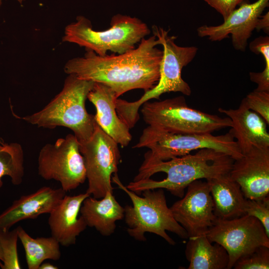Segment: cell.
Returning a JSON list of instances; mask_svg holds the SVG:
<instances>
[{
  "label": "cell",
  "mask_w": 269,
  "mask_h": 269,
  "mask_svg": "<svg viewBox=\"0 0 269 269\" xmlns=\"http://www.w3.org/2000/svg\"><path fill=\"white\" fill-rule=\"evenodd\" d=\"M159 40L152 35L143 38L134 49L123 54L99 56L86 50L83 57L72 58L64 72L110 87L118 98L134 89L144 92L157 84L163 51L156 46Z\"/></svg>",
  "instance_id": "1"
},
{
  "label": "cell",
  "mask_w": 269,
  "mask_h": 269,
  "mask_svg": "<svg viewBox=\"0 0 269 269\" xmlns=\"http://www.w3.org/2000/svg\"><path fill=\"white\" fill-rule=\"evenodd\" d=\"M234 161L229 155L211 148L165 161L144 159L138 173L126 187L138 195L147 189H165L182 198L192 182L229 173Z\"/></svg>",
  "instance_id": "2"
},
{
  "label": "cell",
  "mask_w": 269,
  "mask_h": 269,
  "mask_svg": "<svg viewBox=\"0 0 269 269\" xmlns=\"http://www.w3.org/2000/svg\"><path fill=\"white\" fill-rule=\"evenodd\" d=\"M62 90L41 110L21 119L38 127L53 129L64 127L70 129L80 143L93 135L96 122L85 107L89 93L95 82L68 74Z\"/></svg>",
  "instance_id": "3"
},
{
  "label": "cell",
  "mask_w": 269,
  "mask_h": 269,
  "mask_svg": "<svg viewBox=\"0 0 269 269\" xmlns=\"http://www.w3.org/2000/svg\"><path fill=\"white\" fill-rule=\"evenodd\" d=\"M151 30L163 47L157 84L135 101L128 102L119 98L116 101L117 113L130 129L133 128L138 121V110L144 103L152 99H159L166 93L180 92L187 96L191 94L189 85L181 77V71L194 58L198 48L195 46H178L175 42L176 37L169 36V30L161 27L154 25Z\"/></svg>",
  "instance_id": "4"
},
{
  "label": "cell",
  "mask_w": 269,
  "mask_h": 269,
  "mask_svg": "<svg viewBox=\"0 0 269 269\" xmlns=\"http://www.w3.org/2000/svg\"><path fill=\"white\" fill-rule=\"evenodd\" d=\"M150 32L147 25L136 17L116 14L112 17L108 29L97 31L93 29L89 19L79 15L65 27L62 41L103 56L108 51L120 54L134 49Z\"/></svg>",
  "instance_id": "5"
},
{
  "label": "cell",
  "mask_w": 269,
  "mask_h": 269,
  "mask_svg": "<svg viewBox=\"0 0 269 269\" xmlns=\"http://www.w3.org/2000/svg\"><path fill=\"white\" fill-rule=\"evenodd\" d=\"M112 180L132 201V206L124 207V218L128 227L127 232L131 237L138 241H145L144 234L153 233L171 245H174L175 242L166 231L172 232L183 239L188 238L187 232L175 220L170 207L167 206L163 189L145 190L141 193V197L128 189L117 174L112 177Z\"/></svg>",
  "instance_id": "6"
},
{
  "label": "cell",
  "mask_w": 269,
  "mask_h": 269,
  "mask_svg": "<svg viewBox=\"0 0 269 269\" xmlns=\"http://www.w3.org/2000/svg\"><path fill=\"white\" fill-rule=\"evenodd\" d=\"M142 147L149 149L145 153L144 159L150 160H168L202 148L224 152L234 160L243 155L230 132L219 135L212 133L177 134L159 131L148 126L133 146L134 148Z\"/></svg>",
  "instance_id": "7"
},
{
  "label": "cell",
  "mask_w": 269,
  "mask_h": 269,
  "mask_svg": "<svg viewBox=\"0 0 269 269\" xmlns=\"http://www.w3.org/2000/svg\"><path fill=\"white\" fill-rule=\"evenodd\" d=\"M140 112L151 128L161 132L177 133H212L231 127L228 117L222 118L189 107L183 96L144 103Z\"/></svg>",
  "instance_id": "8"
},
{
  "label": "cell",
  "mask_w": 269,
  "mask_h": 269,
  "mask_svg": "<svg viewBox=\"0 0 269 269\" xmlns=\"http://www.w3.org/2000/svg\"><path fill=\"white\" fill-rule=\"evenodd\" d=\"M80 143L73 134L47 143L40 149L38 157V173L46 180L60 182L66 192L84 183L86 171Z\"/></svg>",
  "instance_id": "9"
},
{
  "label": "cell",
  "mask_w": 269,
  "mask_h": 269,
  "mask_svg": "<svg viewBox=\"0 0 269 269\" xmlns=\"http://www.w3.org/2000/svg\"><path fill=\"white\" fill-rule=\"evenodd\" d=\"M88 186L86 191L95 198L113 193L112 176L117 174L121 154L118 144L96 123L91 138L80 143Z\"/></svg>",
  "instance_id": "10"
},
{
  "label": "cell",
  "mask_w": 269,
  "mask_h": 269,
  "mask_svg": "<svg viewBox=\"0 0 269 269\" xmlns=\"http://www.w3.org/2000/svg\"><path fill=\"white\" fill-rule=\"evenodd\" d=\"M211 243L223 246L229 255L227 269L233 268L236 261L260 246L269 247V237L262 223L247 214L224 219L217 218L205 233Z\"/></svg>",
  "instance_id": "11"
},
{
  "label": "cell",
  "mask_w": 269,
  "mask_h": 269,
  "mask_svg": "<svg viewBox=\"0 0 269 269\" xmlns=\"http://www.w3.org/2000/svg\"><path fill=\"white\" fill-rule=\"evenodd\" d=\"M187 188L186 194L170 209L189 238L205 235L217 217L214 212V202L207 181L195 180Z\"/></svg>",
  "instance_id": "12"
},
{
  "label": "cell",
  "mask_w": 269,
  "mask_h": 269,
  "mask_svg": "<svg viewBox=\"0 0 269 269\" xmlns=\"http://www.w3.org/2000/svg\"><path fill=\"white\" fill-rule=\"evenodd\" d=\"M269 4V0H258L253 3L244 0L222 24L199 27L198 35L207 37L212 41H219L229 38L231 34L234 49L245 51L259 18Z\"/></svg>",
  "instance_id": "13"
},
{
  "label": "cell",
  "mask_w": 269,
  "mask_h": 269,
  "mask_svg": "<svg viewBox=\"0 0 269 269\" xmlns=\"http://www.w3.org/2000/svg\"><path fill=\"white\" fill-rule=\"evenodd\" d=\"M247 199H260L269 194V147H254L234 160L229 173Z\"/></svg>",
  "instance_id": "14"
},
{
  "label": "cell",
  "mask_w": 269,
  "mask_h": 269,
  "mask_svg": "<svg viewBox=\"0 0 269 269\" xmlns=\"http://www.w3.org/2000/svg\"><path fill=\"white\" fill-rule=\"evenodd\" d=\"M66 193L61 188L44 186L31 194L21 196L0 214V230H9L19 221L49 214Z\"/></svg>",
  "instance_id": "15"
},
{
  "label": "cell",
  "mask_w": 269,
  "mask_h": 269,
  "mask_svg": "<svg viewBox=\"0 0 269 269\" xmlns=\"http://www.w3.org/2000/svg\"><path fill=\"white\" fill-rule=\"evenodd\" d=\"M232 122L229 132L236 139L240 151L245 153L254 147H269L267 124L259 114L249 109L242 100L236 109L219 108Z\"/></svg>",
  "instance_id": "16"
},
{
  "label": "cell",
  "mask_w": 269,
  "mask_h": 269,
  "mask_svg": "<svg viewBox=\"0 0 269 269\" xmlns=\"http://www.w3.org/2000/svg\"><path fill=\"white\" fill-rule=\"evenodd\" d=\"M90 196L87 192L76 195H65L49 213L48 224L51 236L64 247L75 244L77 237L87 227L80 215L84 199Z\"/></svg>",
  "instance_id": "17"
},
{
  "label": "cell",
  "mask_w": 269,
  "mask_h": 269,
  "mask_svg": "<svg viewBox=\"0 0 269 269\" xmlns=\"http://www.w3.org/2000/svg\"><path fill=\"white\" fill-rule=\"evenodd\" d=\"M87 99L95 106V119L99 127L118 144L127 146L132 139L130 129L119 118L116 108L118 99L109 86L95 82Z\"/></svg>",
  "instance_id": "18"
},
{
  "label": "cell",
  "mask_w": 269,
  "mask_h": 269,
  "mask_svg": "<svg viewBox=\"0 0 269 269\" xmlns=\"http://www.w3.org/2000/svg\"><path fill=\"white\" fill-rule=\"evenodd\" d=\"M87 227L94 228L103 236L112 235L116 222L125 217V208L117 201L113 193L108 192L101 198L89 196L84 199L80 210Z\"/></svg>",
  "instance_id": "19"
},
{
  "label": "cell",
  "mask_w": 269,
  "mask_h": 269,
  "mask_svg": "<svg viewBox=\"0 0 269 269\" xmlns=\"http://www.w3.org/2000/svg\"><path fill=\"white\" fill-rule=\"evenodd\" d=\"M214 202V212L217 218L230 219L245 215L246 198L240 185L229 173L207 180Z\"/></svg>",
  "instance_id": "20"
},
{
  "label": "cell",
  "mask_w": 269,
  "mask_h": 269,
  "mask_svg": "<svg viewBox=\"0 0 269 269\" xmlns=\"http://www.w3.org/2000/svg\"><path fill=\"white\" fill-rule=\"evenodd\" d=\"M185 253L188 269H227V251L217 243L213 245L205 235L189 238Z\"/></svg>",
  "instance_id": "21"
},
{
  "label": "cell",
  "mask_w": 269,
  "mask_h": 269,
  "mask_svg": "<svg viewBox=\"0 0 269 269\" xmlns=\"http://www.w3.org/2000/svg\"><path fill=\"white\" fill-rule=\"evenodd\" d=\"M18 239L24 249L28 269H38L46 260H59L60 244L53 237L33 238L21 227L17 228Z\"/></svg>",
  "instance_id": "22"
},
{
  "label": "cell",
  "mask_w": 269,
  "mask_h": 269,
  "mask_svg": "<svg viewBox=\"0 0 269 269\" xmlns=\"http://www.w3.org/2000/svg\"><path fill=\"white\" fill-rule=\"evenodd\" d=\"M23 163V151L19 143L0 141V187L4 176H9L13 185L21 184L24 176Z\"/></svg>",
  "instance_id": "23"
},
{
  "label": "cell",
  "mask_w": 269,
  "mask_h": 269,
  "mask_svg": "<svg viewBox=\"0 0 269 269\" xmlns=\"http://www.w3.org/2000/svg\"><path fill=\"white\" fill-rule=\"evenodd\" d=\"M18 239L17 228L9 230H0V244L3 253L2 264L0 266L2 269H20L17 250Z\"/></svg>",
  "instance_id": "24"
},
{
  "label": "cell",
  "mask_w": 269,
  "mask_h": 269,
  "mask_svg": "<svg viewBox=\"0 0 269 269\" xmlns=\"http://www.w3.org/2000/svg\"><path fill=\"white\" fill-rule=\"evenodd\" d=\"M233 268L235 269H269V247L257 248L239 259Z\"/></svg>",
  "instance_id": "25"
},
{
  "label": "cell",
  "mask_w": 269,
  "mask_h": 269,
  "mask_svg": "<svg viewBox=\"0 0 269 269\" xmlns=\"http://www.w3.org/2000/svg\"><path fill=\"white\" fill-rule=\"evenodd\" d=\"M244 211L262 223L269 237V196L260 199L246 198Z\"/></svg>",
  "instance_id": "26"
},
{
  "label": "cell",
  "mask_w": 269,
  "mask_h": 269,
  "mask_svg": "<svg viewBox=\"0 0 269 269\" xmlns=\"http://www.w3.org/2000/svg\"><path fill=\"white\" fill-rule=\"evenodd\" d=\"M247 107L269 124V91L255 89L243 99Z\"/></svg>",
  "instance_id": "27"
},
{
  "label": "cell",
  "mask_w": 269,
  "mask_h": 269,
  "mask_svg": "<svg viewBox=\"0 0 269 269\" xmlns=\"http://www.w3.org/2000/svg\"><path fill=\"white\" fill-rule=\"evenodd\" d=\"M250 50L253 53L259 54H261L265 61V67L264 70L269 72V37L266 36H259L250 43Z\"/></svg>",
  "instance_id": "28"
},
{
  "label": "cell",
  "mask_w": 269,
  "mask_h": 269,
  "mask_svg": "<svg viewBox=\"0 0 269 269\" xmlns=\"http://www.w3.org/2000/svg\"><path fill=\"white\" fill-rule=\"evenodd\" d=\"M214 8L225 20L244 0H204Z\"/></svg>",
  "instance_id": "29"
},
{
  "label": "cell",
  "mask_w": 269,
  "mask_h": 269,
  "mask_svg": "<svg viewBox=\"0 0 269 269\" xmlns=\"http://www.w3.org/2000/svg\"><path fill=\"white\" fill-rule=\"evenodd\" d=\"M251 81L256 83L258 86L256 90L269 91V74L263 71L261 72H250L249 74Z\"/></svg>",
  "instance_id": "30"
},
{
  "label": "cell",
  "mask_w": 269,
  "mask_h": 269,
  "mask_svg": "<svg viewBox=\"0 0 269 269\" xmlns=\"http://www.w3.org/2000/svg\"><path fill=\"white\" fill-rule=\"evenodd\" d=\"M255 29L260 31L263 30L265 33L269 32V12H268L264 15H261L258 19Z\"/></svg>",
  "instance_id": "31"
},
{
  "label": "cell",
  "mask_w": 269,
  "mask_h": 269,
  "mask_svg": "<svg viewBox=\"0 0 269 269\" xmlns=\"http://www.w3.org/2000/svg\"><path fill=\"white\" fill-rule=\"evenodd\" d=\"M58 268L57 266H54L51 264L46 262L42 263L39 266L38 269H57Z\"/></svg>",
  "instance_id": "32"
},
{
  "label": "cell",
  "mask_w": 269,
  "mask_h": 269,
  "mask_svg": "<svg viewBox=\"0 0 269 269\" xmlns=\"http://www.w3.org/2000/svg\"><path fill=\"white\" fill-rule=\"evenodd\" d=\"M3 260V253L0 244V260L2 262Z\"/></svg>",
  "instance_id": "33"
},
{
  "label": "cell",
  "mask_w": 269,
  "mask_h": 269,
  "mask_svg": "<svg viewBox=\"0 0 269 269\" xmlns=\"http://www.w3.org/2000/svg\"><path fill=\"white\" fill-rule=\"evenodd\" d=\"M1 0H0V6L1 5ZM17 0L20 4H22V2L25 0Z\"/></svg>",
  "instance_id": "34"
},
{
  "label": "cell",
  "mask_w": 269,
  "mask_h": 269,
  "mask_svg": "<svg viewBox=\"0 0 269 269\" xmlns=\"http://www.w3.org/2000/svg\"><path fill=\"white\" fill-rule=\"evenodd\" d=\"M0 141H3L0 138Z\"/></svg>",
  "instance_id": "35"
}]
</instances>
